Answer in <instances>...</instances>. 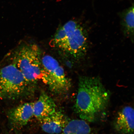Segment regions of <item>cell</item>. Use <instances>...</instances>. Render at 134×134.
<instances>
[{"label": "cell", "mask_w": 134, "mask_h": 134, "mask_svg": "<svg viewBox=\"0 0 134 134\" xmlns=\"http://www.w3.org/2000/svg\"><path fill=\"white\" fill-rule=\"evenodd\" d=\"M40 122L42 129L48 134H61L66 124L64 115L57 110Z\"/></svg>", "instance_id": "cell-9"}, {"label": "cell", "mask_w": 134, "mask_h": 134, "mask_svg": "<svg viewBox=\"0 0 134 134\" xmlns=\"http://www.w3.org/2000/svg\"><path fill=\"white\" fill-rule=\"evenodd\" d=\"M134 5L133 4L122 13L121 25L124 34L133 41Z\"/></svg>", "instance_id": "cell-10"}, {"label": "cell", "mask_w": 134, "mask_h": 134, "mask_svg": "<svg viewBox=\"0 0 134 134\" xmlns=\"http://www.w3.org/2000/svg\"><path fill=\"white\" fill-rule=\"evenodd\" d=\"M110 98L109 92L99 78L80 77L75 105V111L82 120L93 121L106 108Z\"/></svg>", "instance_id": "cell-1"}, {"label": "cell", "mask_w": 134, "mask_h": 134, "mask_svg": "<svg viewBox=\"0 0 134 134\" xmlns=\"http://www.w3.org/2000/svg\"><path fill=\"white\" fill-rule=\"evenodd\" d=\"M41 55L37 45L26 42L21 43L13 52L12 62L31 85L41 79Z\"/></svg>", "instance_id": "cell-3"}, {"label": "cell", "mask_w": 134, "mask_h": 134, "mask_svg": "<svg viewBox=\"0 0 134 134\" xmlns=\"http://www.w3.org/2000/svg\"><path fill=\"white\" fill-rule=\"evenodd\" d=\"M57 110L54 100L44 93H42L38 100L34 103V116L40 121L52 114Z\"/></svg>", "instance_id": "cell-7"}, {"label": "cell", "mask_w": 134, "mask_h": 134, "mask_svg": "<svg viewBox=\"0 0 134 134\" xmlns=\"http://www.w3.org/2000/svg\"><path fill=\"white\" fill-rule=\"evenodd\" d=\"M34 103L22 104L10 110L8 116L13 128L19 129L27 124L34 116Z\"/></svg>", "instance_id": "cell-6"}, {"label": "cell", "mask_w": 134, "mask_h": 134, "mask_svg": "<svg viewBox=\"0 0 134 134\" xmlns=\"http://www.w3.org/2000/svg\"><path fill=\"white\" fill-rule=\"evenodd\" d=\"M54 40L57 47L75 58L83 57L87 51L86 30L76 21H68L59 28Z\"/></svg>", "instance_id": "cell-2"}, {"label": "cell", "mask_w": 134, "mask_h": 134, "mask_svg": "<svg viewBox=\"0 0 134 134\" xmlns=\"http://www.w3.org/2000/svg\"><path fill=\"white\" fill-rule=\"evenodd\" d=\"M31 85L13 63L0 68V98L14 99L27 93Z\"/></svg>", "instance_id": "cell-4"}, {"label": "cell", "mask_w": 134, "mask_h": 134, "mask_svg": "<svg viewBox=\"0 0 134 134\" xmlns=\"http://www.w3.org/2000/svg\"><path fill=\"white\" fill-rule=\"evenodd\" d=\"M91 129L85 120H75L66 124L61 134H90Z\"/></svg>", "instance_id": "cell-11"}, {"label": "cell", "mask_w": 134, "mask_h": 134, "mask_svg": "<svg viewBox=\"0 0 134 134\" xmlns=\"http://www.w3.org/2000/svg\"><path fill=\"white\" fill-rule=\"evenodd\" d=\"M134 111L133 108L126 106L119 112L115 120V127L122 134H132L134 130Z\"/></svg>", "instance_id": "cell-8"}, {"label": "cell", "mask_w": 134, "mask_h": 134, "mask_svg": "<svg viewBox=\"0 0 134 134\" xmlns=\"http://www.w3.org/2000/svg\"><path fill=\"white\" fill-rule=\"evenodd\" d=\"M41 63V79L50 91L58 94L68 92L71 82L58 62L53 57L46 55L42 57Z\"/></svg>", "instance_id": "cell-5"}]
</instances>
